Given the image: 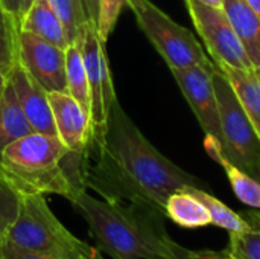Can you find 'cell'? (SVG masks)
<instances>
[{"instance_id":"obj_1","label":"cell","mask_w":260,"mask_h":259,"mask_svg":"<svg viewBox=\"0 0 260 259\" xmlns=\"http://www.w3.org/2000/svg\"><path fill=\"white\" fill-rule=\"evenodd\" d=\"M85 189L102 200L143 203L165 214L171 194L203 188V182L165 157L116 101L104 127H90L81 153Z\"/></svg>"},{"instance_id":"obj_2","label":"cell","mask_w":260,"mask_h":259,"mask_svg":"<svg viewBox=\"0 0 260 259\" xmlns=\"http://www.w3.org/2000/svg\"><path fill=\"white\" fill-rule=\"evenodd\" d=\"M88 224L99 252L113 259H178L186 247L166 231V215L152 206L98 200L87 191L69 200Z\"/></svg>"},{"instance_id":"obj_3","label":"cell","mask_w":260,"mask_h":259,"mask_svg":"<svg viewBox=\"0 0 260 259\" xmlns=\"http://www.w3.org/2000/svg\"><path fill=\"white\" fill-rule=\"evenodd\" d=\"M0 174L21 195L56 194L70 200L84 191L81 154L55 134L32 131L0 151Z\"/></svg>"},{"instance_id":"obj_4","label":"cell","mask_w":260,"mask_h":259,"mask_svg":"<svg viewBox=\"0 0 260 259\" xmlns=\"http://www.w3.org/2000/svg\"><path fill=\"white\" fill-rule=\"evenodd\" d=\"M6 243L49 259H104L99 249L76 238L50 211L44 195H23Z\"/></svg>"},{"instance_id":"obj_5","label":"cell","mask_w":260,"mask_h":259,"mask_svg":"<svg viewBox=\"0 0 260 259\" xmlns=\"http://www.w3.org/2000/svg\"><path fill=\"white\" fill-rule=\"evenodd\" d=\"M139 27L161 55L169 69H184L193 66L215 67V63L206 55L195 35L175 23L151 0H126Z\"/></svg>"},{"instance_id":"obj_6","label":"cell","mask_w":260,"mask_h":259,"mask_svg":"<svg viewBox=\"0 0 260 259\" xmlns=\"http://www.w3.org/2000/svg\"><path fill=\"white\" fill-rule=\"evenodd\" d=\"M212 81L219 108L222 151L230 162L250 176H254L256 165L260 160L259 134L232 84L216 66L212 70Z\"/></svg>"},{"instance_id":"obj_7","label":"cell","mask_w":260,"mask_h":259,"mask_svg":"<svg viewBox=\"0 0 260 259\" xmlns=\"http://www.w3.org/2000/svg\"><path fill=\"white\" fill-rule=\"evenodd\" d=\"M186 6L215 66H230L245 70L254 67L224 8H215L200 0H186Z\"/></svg>"},{"instance_id":"obj_8","label":"cell","mask_w":260,"mask_h":259,"mask_svg":"<svg viewBox=\"0 0 260 259\" xmlns=\"http://www.w3.org/2000/svg\"><path fill=\"white\" fill-rule=\"evenodd\" d=\"M81 49L90 89V122L91 127H104L117 96L105 53V43L101 41L98 27L91 21H87L84 27Z\"/></svg>"},{"instance_id":"obj_9","label":"cell","mask_w":260,"mask_h":259,"mask_svg":"<svg viewBox=\"0 0 260 259\" xmlns=\"http://www.w3.org/2000/svg\"><path fill=\"white\" fill-rule=\"evenodd\" d=\"M18 61L47 92H67L66 49L20 31Z\"/></svg>"},{"instance_id":"obj_10","label":"cell","mask_w":260,"mask_h":259,"mask_svg":"<svg viewBox=\"0 0 260 259\" xmlns=\"http://www.w3.org/2000/svg\"><path fill=\"white\" fill-rule=\"evenodd\" d=\"M213 67L193 66L184 69H171L187 104L193 110L206 136L221 142V124L216 92L212 81Z\"/></svg>"},{"instance_id":"obj_11","label":"cell","mask_w":260,"mask_h":259,"mask_svg":"<svg viewBox=\"0 0 260 259\" xmlns=\"http://www.w3.org/2000/svg\"><path fill=\"white\" fill-rule=\"evenodd\" d=\"M9 82L32 130L37 133L56 136L49 92L20 64V61L12 66L9 72Z\"/></svg>"},{"instance_id":"obj_12","label":"cell","mask_w":260,"mask_h":259,"mask_svg":"<svg viewBox=\"0 0 260 259\" xmlns=\"http://www.w3.org/2000/svg\"><path fill=\"white\" fill-rule=\"evenodd\" d=\"M56 136L69 151L81 154L90 134V114L69 92H49Z\"/></svg>"},{"instance_id":"obj_13","label":"cell","mask_w":260,"mask_h":259,"mask_svg":"<svg viewBox=\"0 0 260 259\" xmlns=\"http://www.w3.org/2000/svg\"><path fill=\"white\" fill-rule=\"evenodd\" d=\"M222 8L254 67H260V18L247 0H222Z\"/></svg>"},{"instance_id":"obj_14","label":"cell","mask_w":260,"mask_h":259,"mask_svg":"<svg viewBox=\"0 0 260 259\" xmlns=\"http://www.w3.org/2000/svg\"><path fill=\"white\" fill-rule=\"evenodd\" d=\"M204 147L209 153V156L219 163L227 177L229 182L232 185V189L235 192V195L239 198L241 203L253 208V209H260V183L248 172H245L244 169H241L239 166H236L233 162H230L224 151H222V145L218 139L206 136L204 140Z\"/></svg>"},{"instance_id":"obj_15","label":"cell","mask_w":260,"mask_h":259,"mask_svg":"<svg viewBox=\"0 0 260 259\" xmlns=\"http://www.w3.org/2000/svg\"><path fill=\"white\" fill-rule=\"evenodd\" d=\"M21 31H27L41 40L55 44L61 49H67L70 41L59 18L55 15L46 0H34L20 21Z\"/></svg>"},{"instance_id":"obj_16","label":"cell","mask_w":260,"mask_h":259,"mask_svg":"<svg viewBox=\"0 0 260 259\" xmlns=\"http://www.w3.org/2000/svg\"><path fill=\"white\" fill-rule=\"evenodd\" d=\"M218 69L232 84L235 93L238 95L247 116L250 118L260 137V79L254 67L245 70L230 66H219Z\"/></svg>"},{"instance_id":"obj_17","label":"cell","mask_w":260,"mask_h":259,"mask_svg":"<svg viewBox=\"0 0 260 259\" xmlns=\"http://www.w3.org/2000/svg\"><path fill=\"white\" fill-rule=\"evenodd\" d=\"M165 215L183 229H200L212 224L206 205L189 189H180L169 195Z\"/></svg>"},{"instance_id":"obj_18","label":"cell","mask_w":260,"mask_h":259,"mask_svg":"<svg viewBox=\"0 0 260 259\" xmlns=\"http://www.w3.org/2000/svg\"><path fill=\"white\" fill-rule=\"evenodd\" d=\"M32 127L8 81L0 98V151L9 143L32 133Z\"/></svg>"},{"instance_id":"obj_19","label":"cell","mask_w":260,"mask_h":259,"mask_svg":"<svg viewBox=\"0 0 260 259\" xmlns=\"http://www.w3.org/2000/svg\"><path fill=\"white\" fill-rule=\"evenodd\" d=\"M81 38L72 43L66 49V76H67V92L81 104V107L90 114V89L88 79L81 49Z\"/></svg>"},{"instance_id":"obj_20","label":"cell","mask_w":260,"mask_h":259,"mask_svg":"<svg viewBox=\"0 0 260 259\" xmlns=\"http://www.w3.org/2000/svg\"><path fill=\"white\" fill-rule=\"evenodd\" d=\"M187 189L198 200H201L206 205V208H207V211L210 214V220H212L213 226H216L219 229H224L227 232H239V231L248 229L251 226L238 212L230 209L219 198H216L212 194H209L204 188H187Z\"/></svg>"},{"instance_id":"obj_21","label":"cell","mask_w":260,"mask_h":259,"mask_svg":"<svg viewBox=\"0 0 260 259\" xmlns=\"http://www.w3.org/2000/svg\"><path fill=\"white\" fill-rule=\"evenodd\" d=\"M46 2L62 23L70 44L75 43L78 38H81L87 21H90L85 12L84 2L82 0H46Z\"/></svg>"},{"instance_id":"obj_22","label":"cell","mask_w":260,"mask_h":259,"mask_svg":"<svg viewBox=\"0 0 260 259\" xmlns=\"http://www.w3.org/2000/svg\"><path fill=\"white\" fill-rule=\"evenodd\" d=\"M20 21L12 17L0 2V67L11 72L18 61V34Z\"/></svg>"},{"instance_id":"obj_23","label":"cell","mask_w":260,"mask_h":259,"mask_svg":"<svg viewBox=\"0 0 260 259\" xmlns=\"http://www.w3.org/2000/svg\"><path fill=\"white\" fill-rule=\"evenodd\" d=\"M229 249L232 259H260V227L250 226L239 232H229Z\"/></svg>"},{"instance_id":"obj_24","label":"cell","mask_w":260,"mask_h":259,"mask_svg":"<svg viewBox=\"0 0 260 259\" xmlns=\"http://www.w3.org/2000/svg\"><path fill=\"white\" fill-rule=\"evenodd\" d=\"M21 194L0 174V243L18 217Z\"/></svg>"},{"instance_id":"obj_25","label":"cell","mask_w":260,"mask_h":259,"mask_svg":"<svg viewBox=\"0 0 260 259\" xmlns=\"http://www.w3.org/2000/svg\"><path fill=\"white\" fill-rule=\"evenodd\" d=\"M123 6H126V0H99V18L96 27L102 43H107Z\"/></svg>"},{"instance_id":"obj_26","label":"cell","mask_w":260,"mask_h":259,"mask_svg":"<svg viewBox=\"0 0 260 259\" xmlns=\"http://www.w3.org/2000/svg\"><path fill=\"white\" fill-rule=\"evenodd\" d=\"M0 259H49L44 258V256H40V255H35V253H29V252H24L6 241H2L0 243Z\"/></svg>"},{"instance_id":"obj_27","label":"cell","mask_w":260,"mask_h":259,"mask_svg":"<svg viewBox=\"0 0 260 259\" xmlns=\"http://www.w3.org/2000/svg\"><path fill=\"white\" fill-rule=\"evenodd\" d=\"M85 6V12L88 20L98 26V18H99V0H82Z\"/></svg>"},{"instance_id":"obj_28","label":"cell","mask_w":260,"mask_h":259,"mask_svg":"<svg viewBox=\"0 0 260 259\" xmlns=\"http://www.w3.org/2000/svg\"><path fill=\"white\" fill-rule=\"evenodd\" d=\"M3 8L15 17L18 21H21V0H0Z\"/></svg>"},{"instance_id":"obj_29","label":"cell","mask_w":260,"mask_h":259,"mask_svg":"<svg viewBox=\"0 0 260 259\" xmlns=\"http://www.w3.org/2000/svg\"><path fill=\"white\" fill-rule=\"evenodd\" d=\"M178 259H207V256H206V250L197 252V250H189V249H186L184 253H183Z\"/></svg>"},{"instance_id":"obj_30","label":"cell","mask_w":260,"mask_h":259,"mask_svg":"<svg viewBox=\"0 0 260 259\" xmlns=\"http://www.w3.org/2000/svg\"><path fill=\"white\" fill-rule=\"evenodd\" d=\"M206 256L207 259H232L230 255L222 250V252H213V250H206Z\"/></svg>"},{"instance_id":"obj_31","label":"cell","mask_w":260,"mask_h":259,"mask_svg":"<svg viewBox=\"0 0 260 259\" xmlns=\"http://www.w3.org/2000/svg\"><path fill=\"white\" fill-rule=\"evenodd\" d=\"M8 81H9V70L0 67V90L6 87Z\"/></svg>"},{"instance_id":"obj_32","label":"cell","mask_w":260,"mask_h":259,"mask_svg":"<svg viewBox=\"0 0 260 259\" xmlns=\"http://www.w3.org/2000/svg\"><path fill=\"white\" fill-rule=\"evenodd\" d=\"M247 3L251 6V9L257 14V17L260 18V0H247Z\"/></svg>"},{"instance_id":"obj_33","label":"cell","mask_w":260,"mask_h":259,"mask_svg":"<svg viewBox=\"0 0 260 259\" xmlns=\"http://www.w3.org/2000/svg\"><path fill=\"white\" fill-rule=\"evenodd\" d=\"M206 5H210V6H215V8H222V0H200Z\"/></svg>"},{"instance_id":"obj_34","label":"cell","mask_w":260,"mask_h":259,"mask_svg":"<svg viewBox=\"0 0 260 259\" xmlns=\"http://www.w3.org/2000/svg\"><path fill=\"white\" fill-rule=\"evenodd\" d=\"M32 2H34V0H21V17H23V14L27 11V8L32 5Z\"/></svg>"},{"instance_id":"obj_35","label":"cell","mask_w":260,"mask_h":259,"mask_svg":"<svg viewBox=\"0 0 260 259\" xmlns=\"http://www.w3.org/2000/svg\"><path fill=\"white\" fill-rule=\"evenodd\" d=\"M253 177L260 183V160L257 162V165H256V169H254V176Z\"/></svg>"},{"instance_id":"obj_36","label":"cell","mask_w":260,"mask_h":259,"mask_svg":"<svg viewBox=\"0 0 260 259\" xmlns=\"http://www.w3.org/2000/svg\"><path fill=\"white\" fill-rule=\"evenodd\" d=\"M2 92H3V89H2V90H0V98H2Z\"/></svg>"}]
</instances>
